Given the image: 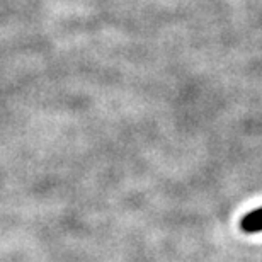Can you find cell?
<instances>
[{
  "instance_id": "6da1fadb",
  "label": "cell",
  "mask_w": 262,
  "mask_h": 262,
  "mask_svg": "<svg viewBox=\"0 0 262 262\" xmlns=\"http://www.w3.org/2000/svg\"><path fill=\"white\" fill-rule=\"evenodd\" d=\"M240 227H242L244 232L247 233H257L262 232V208L254 209V211L247 213L240 222Z\"/></svg>"
}]
</instances>
